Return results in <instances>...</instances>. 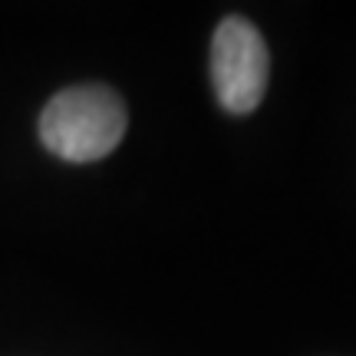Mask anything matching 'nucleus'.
<instances>
[{
  "label": "nucleus",
  "instance_id": "1",
  "mask_svg": "<svg viewBox=\"0 0 356 356\" xmlns=\"http://www.w3.org/2000/svg\"><path fill=\"white\" fill-rule=\"evenodd\" d=\"M126 102L109 86H70L40 115V139L63 162L106 159L126 136Z\"/></svg>",
  "mask_w": 356,
  "mask_h": 356
},
{
  "label": "nucleus",
  "instance_id": "2",
  "mask_svg": "<svg viewBox=\"0 0 356 356\" xmlns=\"http://www.w3.org/2000/svg\"><path fill=\"white\" fill-rule=\"evenodd\" d=\"M270 56L257 26L244 17L221 20L211 40V83L218 102L231 115L254 113L264 99Z\"/></svg>",
  "mask_w": 356,
  "mask_h": 356
}]
</instances>
